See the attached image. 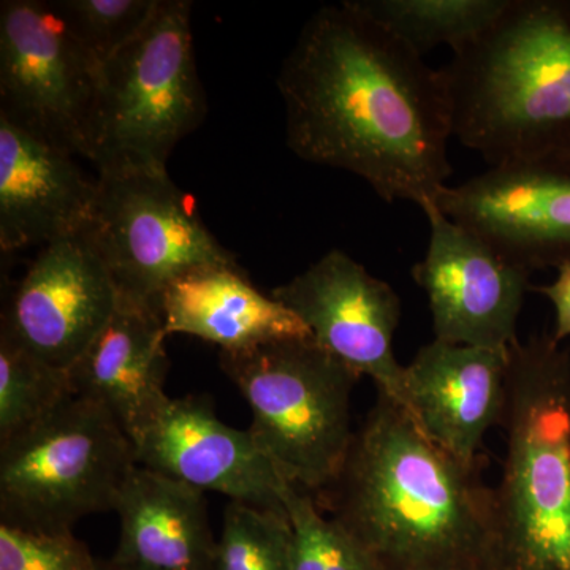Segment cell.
<instances>
[{
  "instance_id": "cell-1",
  "label": "cell",
  "mask_w": 570,
  "mask_h": 570,
  "mask_svg": "<svg viewBox=\"0 0 570 570\" xmlns=\"http://www.w3.org/2000/svg\"><path fill=\"white\" fill-rule=\"evenodd\" d=\"M276 85L299 159L358 176L387 204L422 208L449 186L453 121L442 70L354 0L306 21Z\"/></svg>"
},
{
  "instance_id": "cell-2",
  "label": "cell",
  "mask_w": 570,
  "mask_h": 570,
  "mask_svg": "<svg viewBox=\"0 0 570 570\" xmlns=\"http://www.w3.org/2000/svg\"><path fill=\"white\" fill-rule=\"evenodd\" d=\"M480 471L482 460L450 455L377 392L326 493L382 570H502L494 490Z\"/></svg>"
},
{
  "instance_id": "cell-3",
  "label": "cell",
  "mask_w": 570,
  "mask_h": 570,
  "mask_svg": "<svg viewBox=\"0 0 570 570\" xmlns=\"http://www.w3.org/2000/svg\"><path fill=\"white\" fill-rule=\"evenodd\" d=\"M441 70L453 137L490 167L570 157V0H508Z\"/></svg>"
},
{
  "instance_id": "cell-4",
  "label": "cell",
  "mask_w": 570,
  "mask_h": 570,
  "mask_svg": "<svg viewBox=\"0 0 570 570\" xmlns=\"http://www.w3.org/2000/svg\"><path fill=\"white\" fill-rule=\"evenodd\" d=\"M502 426V570H570V352L553 335L510 346Z\"/></svg>"
},
{
  "instance_id": "cell-5",
  "label": "cell",
  "mask_w": 570,
  "mask_h": 570,
  "mask_svg": "<svg viewBox=\"0 0 570 570\" xmlns=\"http://www.w3.org/2000/svg\"><path fill=\"white\" fill-rule=\"evenodd\" d=\"M189 0H159L151 20L100 67L89 132L97 176L160 174L206 115Z\"/></svg>"
},
{
  "instance_id": "cell-6",
  "label": "cell",
  "mask_w": 570,
  "mask_h": 570,
  "mask_svg": "<svg viewBox=\"0 0 570 570\" xmlns=\"http://www.w3.org/2000/svg\"><path fill=\"white\" fill-rule=\"evenodd\" d=\"M219 363L253 411L250 434L281 475L311 497L332 489L354 442L358 374L313 337L220 352Z\"/></svg>"
},
{
  "instance_id": "cell-7",
  "label": "cell",
  "mask_w": 570,
  "mask_h": 570,
  "mask_svg": "<svg viewBox=\"0 0 570 570\" xmlns=\"http://www.w3.org/2000/svg\"><path fill=\"white\" fill-rule=\"evenodd\" d=\"M135 466L132 441L107 409L70 396L0 444V523L71 532L85 517L116 509Z\"/></svg>"
},
{
  "instance_id": "cell-8",
  "label": "cell",
  "mask_w": 570,
  "mask_h": 570,
  "mask_svg": "<svg viewBox=\"0 0 570 570\" xmlns=\"http://www.w3.org/2000/svg\"><path fill=\"white\" fill-rule=\"evenodd\" d=\"M97 178L96 200L81 234L122 302L156 307L179 276L200 266L236 262L168 171Z\"/></svg>"
},
{
  "instance_id": "cell-9",
  "label": "cell",
  "mask_w": 570,
  "mask_h": 570,
  "mask_svg": "<svg viewBox=\"0 0 570 570\" xmlns=\"http://www.w3.org/2000/svg\"><path fill=\"white\" fill-rule=\"evenodd\" d=\"M99 73L52 2L0 3V116L86 159Z\"/></svg>"
},
{
  "instance_id": "cell-10",
  "label": "cell",
  "mask_w": 570,
  "mask_h": 570,
  "mask_svg": "<svg viewBox=\"0 0 570 570\" xmlns=\"http://www.w3.org/2000/svg\"><path fill=\"white\" fill-rule=\"evenodd\" d=\"M422 212L430 224V242L412 277L425 292L434 340L509 351L519 341L517 324L532 273L450 219L436 202L423 205Z\"/></svg>"
},
{
  "instance_id": "cell-11",
  "label": "cell",
  "mask_w": 570,
  "mask_h": 570,
  "mask_svg": "<svg viewBox=\"0 0 570 570\" xmlns=\"http://www.w3.org/2000/svg\"><path fill=\"white\" fill-rule=\"evenodd\" d=\"M269 295L307 326L318 346L406 411L404 366L393 352L403 305L392 285L332 249Z\"/></svg>"
},
{
  "instance_id": "cell-12",
  "label": "cell",
  "mask_w": 570,
  "mask_h": 570,
  "mask_svg": "<svg viewBox=\"0 0 570 570\" xmlns=\"http://www.w3.org/2000/svg\"><path fill=\"white\" fill-rule=\"evenodd\" d=\"M436 205L528 272L570 262V157L493 165L444 187Z\"/></svg>"
},
{
  "instance_id": "cell-13",
  "label": "cell",
  "mask_w": 570,
  "mask_h": 570,
  "mask_svg": "<svg viewBox=\"0 0 570 570\" xmlns=\"http://www.w3.org/2000/svg\"><path fill=\"white\" fill-rule=\"evenodd\" d=\"M119 295L82 234L43 246L14 287L0 336L69 371L110 322Z\"/></svg>"
},
{
  "instance_id": "cell-14",
  "label": "cell",
  "mask_w": 570,
  "mask_h": 570,
  "mask_svg": "<svg viewBox=\"0 0 570 570\" xmlns=\"http://www.w3.org/2000/svg\"><path fill=\"white\" fill-rule=\"evenodd\" d=\"M138 466L234 502L285 513V479L249 430H235L202 396L170 397L159 417L134 442Z\"/></svg>"
},
{
  "instance_id": "cell-15",
  "label": "cell",
  "mask_w": 570,
  "mask_h": 570,
  "mask_svg": "<svg viewBox=\"0 0 570 570\" xmlns=\"http://www.w3.org/2000/svg\"><path fill=\"white\" fill-rule=\"evenodd\" d=\"M508 379L509 351L433 340L404 366L406 412L439 448L475 463L504 417Z\"/></svg>"
},
{
  "instance_id": "cell-16",
  "label": "cell",
  "mask_w": 570,
  "mask_h": 570,
  "mask_svg": "<svg viewBox=\"0 0 570 570\" xmlns=\"http://www.w3.org/2000/svg\"><path fill=\"white\" fill-rule=\"evenodd\" d=\"M99 178L75 154L0 116V249L47 246L81 234Z\"/></svg>"
},
{
  "instance_id": "cell-17",
  "label": "cell",
  "mask_w": 570,
  "mask_h": 570,
  "mask_svg": "<svg viewBox=\"0 0 570 570\" xmlns=\"http://www.w3.org/2000/svg\"><path fill=\"white\" fill-rule=\"evenodd\" d=\"M167 336L156 307L119 299L110 322L69 367L75 395L107 409L132 444L170 401L164 390Z\"/></svg>"
},
{
  "instance_id": "cell-18",
  "label": "cell",
  "mask_w": 570,
  "mask_h": 570,
  "mask_svg": "<svg viewBox=\"0 0 570 570\" xmlns=\"http://www.w3.org/2000/svg\"><path fill=\"white\" fill-rule=\"evenodd\" d=\"M156 307L168 336H195L220 352L313 337L288 307L262 294L236 262L200 266L179 276Z\"/></svg>"
},
{
  "instance_id": "cell-19",
  "label": "cell",
  "mask_w": 570,
  "mask_h": 570,
  "mask_svg": "<svg viewBox=\"0 0 570 570\" xmlns=\"http://www.w3.org/2000/svg\"><path fill=\"white\" fill-rule=\"evenodd\" d=\"M118 550L111 561L129 570H213L214 539L204 491L135 466L116 502Z\"/></svg>"
},
{
  "instance_id": "cell-20",
  "label": "cell",
  "mask_w": 570,
  "mask_h": 570,
  "mask_svg": "<svg viewBox=\"0 0 570 570\" xmlns=\"http://www.w3.org/2000/svg\"><path fill=\"white\" fill-rule=\"evenodd\" d=\"M360 10L420 56L441 45L456 50L497 20L508 0H354Z\"/></svg>"
},
{
  "instance_id": "cell-21",
  "label": "cell",
  "mask_w": 570,
  "mask_h": 570,
  "mask_svg": "<svg viewBox=\"0 0 570 570\" xmlns=\"http://www.w3.org/2000/svg\"><path fill=\"white\" fill-rule=\"evenodd\" d=\"M73 395L69 371L0 336V444L31 430Z\"/></svg>"
},
{
  "instance_id": "cell-22",
  "label": "cell",
  "mask_w": 570,
  "mask_h": 570,
  "mask_svg": "<svg viewBox=\"0 0 570 570\" xmlns=\"http://www.w3.org/2000/svg\"><path fill=\"white\" fill-rule=\"evenodd\" d=\"M281 497L292 528V570H382L340 521L322 515L309 493L285 480Z\"/></svg>"
},
{
  "instance_id": "cell-23",
  "label": "cell",
  "mask_w": 570,
  "mask_h": 570,
  "mask_svg": "<svg viewBox=\"0 0 570 570\" xmlns=\"http://www.w3.org/2000/svg\"><path fill=\"white\" fill-rule=\"evenodd\" d=\"M287 513L232 501L224 513L213 570H292Z\"/></svg>"
},
{
  "instance_id": "cell-24",
  "label": "cell",
  "mask_w": 570,
  "mask_h": 570,
  "mask_svg": "<svg viewBox=\"0 0 570 570\" xmlns=\"http://www.w3.org/2000/svg\"><path fill=\"white\" fill-rule=\"evenodd\" d=\"M71 36L100 67L145 29L159 0H51Z\"/></svg>"
},
{
  "instance_id": "cell-25",
  "label": "cell",
  "mask_w": 570,
  "mask_h": 570,
  "mask_svg": "<svg viewBox=\"0 0 570 570\" xmlns=\"http://www.w3.org/2000/svg\"><path fill=\"white\" fill-rule=\"evenodd\" d=\"M0 570H99L73 532L21 530L0 523Z\"/></svg>"
},
{
  "instance_id": "cell-26",
  "label": "cell",
  "mask_w": 570,
  "mask_h": 570,
  "mask_svg": "<svg viewBox=\"0 0 570 570\" xmlns=\"http://www.w3.org/2000/svg\"><path fill=\"white\" fill-rule=\"evenodd\" d=\"M553 283L535 287V292L546 296L554 309V332L558 343L570 337V262L558 266Z\"/></svg>"
},
{
  "instance_id": "cell-27",
  "label": "cell",
  "mask_w": 570,
  "mask_h": 570,
  "mask_svg": "<svg viewBox=\"0 0 570 570\" xmlns=\"http://www.w3.org/2000/svg\"><path fill=\"white\" fill-rule=\"evenodd\" d=\"M99 570H129L126 568H121V566L116 564V562L110 561H99Z\"/></svg>"
}]
</instances>
